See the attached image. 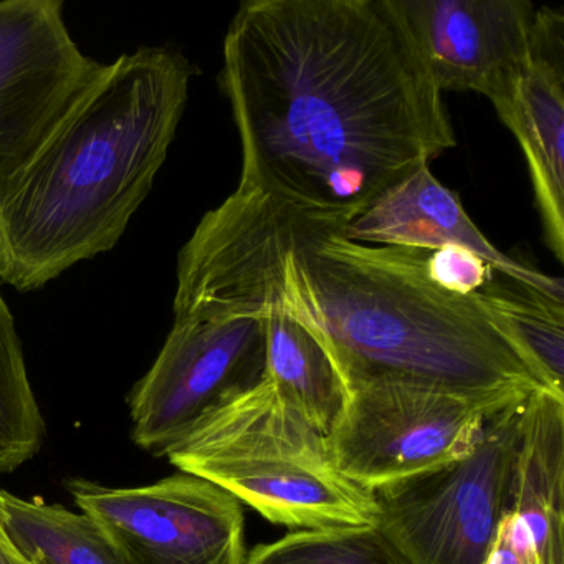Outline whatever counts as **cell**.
<instances>
[{
  "instance_id": "9a60e30c",
  "label": "cell",
  "mask_w": 564,
  "mask_h": 564,
  "mask_svg": "<svg viewBox=\"0 0 564 564\" xmlns=\"http://www.w3.org/2000/svg\"><path fill=\"white\" fill-rule=\"evenodd\" d=\"M6 528L32 564H124L107 534L85 513L0 490Z\"/></svg>"
},
{
  "instance_id": "277c9868",
  "label": "cell",
  "mask_w": 564,
  "mask_h": 564,
  "mask_svg": "<svg viewBox=\"0 0 564 564\" xmlns=\"http://www.w3.org/2000/svg\"><path fill=\"white\" fill-rule=\"evenodd\" d=\"M166 457L279 527L325 530L378 520L375 494L336 468L325 435L265 376L207 411Z\"/></svg>"
},
{
  "instance_id": "52a82bcc",
  "label": "cell",
  "mask_w": 564,
  "mask_h": 564,
  "mask_svg": "<svg viewBox=\"0 0 564 564\" xmlns=\"http://www.w3.org/2000/svg\"><path fill=\"white\" fill-rule=\"evenodd\" d=\"M68 491L124 564H246L242 503L196 475L111 488L75 478Z\"/></svg>"
},
{
  "instance_id": "2e32d148",
  "label": "cell",
  "mask_w": 564,
  "mask_h": 564,
  "mask_svg": "<svg viewBox=\"0 0 564 564\" xmlns=\"http://www.w3.org/2000/svg\"><path fill=\"white\" fill-rule=\"evenodd\" d=\"M44 437L45 422L32 391L22 341L0 290V474L31 460Z\"/></svg>"
},
{
  "instance_id": "5bb4252c",
  "label": "cell",
  "mask_w": 564,
  "mask_h": 564,
  "mask_svg": "<svg viewBox=\"0 0 564 564\" xmlns=\"http://www.w3.org/2000/svg\"><path fill=\"white\" fill-rule=\"evenodd\" d=\"M265 318V378L323 435L345 411L349 389L322 339L280 310Z\"/></svg>"
},
{
  "instance_id": "8992f818",
  "label": "cell",
  "mask_w": 564,
  "mask_h": 564,
  "mask_svg": "<svg viewBox=\"0 0 564 564\" xmlns=\"http://www.w3.org/2000/svg\"><path fill=\"white\" fill-rule=\"evenodd\" d=\"M524 401L491 415L464 460L375 491L376 527L409 564H484L510 513Z\"/></svg>"
},
{
  "instance_id": "7a4b0ae2",
  "label": "cell",
  "mask_w": 564,
  "mask_h": 564,
  "mask_svg": "<svg viewBox=\"0 0 564 564\" xmlns=\"http://www.w3.org/2000/svg\"><path fill=\"white\" fill-rule=\"evenodd\" d=\"M242 144L239 187L351 223L457 144L392 0H252L219 78Z\"/></svg>"
},
{
  "instance_id": "ba28073f",
  "label": "cell",
  "mask_w": 564,
  "mask_h": 564,
  "mask_svg": "<svg viewBox=\"0 0 564 564\" xmlns=\"http://www.w3.org/2000/svg\"><path fill=\"white\" fill-rule=\"evenodd\" d=\"M265 376V318L180 319L156 361L134 386V444L166 455L210 409Z\"/></svg>"
},
{
  "instance_id": "3957f363",
  "label": "cell",
  "mask_w": 564,
  "mask_h": 564,
  "mask_svg": "<svg viewBox=\"0 0 564 564\" xmlns=\"http://www.w3.org/2000/svg\"><path fill=\"white\" fill-rule=\"evenodd\" d=\"M193 77L171 47L105 65L0 193V283L35 292L120 242L166 161Z\"/></svg>"
},
{
  "instance_id": "e0dca14e",
  "label": "cell",
  "mask_w": 564,
  "mask_h": 564,
  "mask_svg": "<svg viewBox=\"0 0 564 564\" xmlns=\"http://www.w3.org/2000/svg\"><path fill=\"white\" fill-rule=\"evenodd\" d=\"M477 293L507 323L554 388L564 392V300L508 276H491Z\"/></svg>"
},
{
  "instance_id": "9c48e42d",
  "label": "cell",
  "mask_w": 564,
  "mask_h": 564,
  "mask_svg": "<svg viewBox=\"0 0 564 564\" xmlns=\"http://www.w3.org/2000/svg\"><path fill=\"white\" fill-rule=\"evenodd\" d=\"M104 68L75 44L62 0L0 2V193Z\"/></svg>"
},
{
  "instance_id": "ac0fdd59",
  "label": "cell",
  "mask_w": 564,
  "mask_h": 564,
  "mask_svg": "<svg viewBox=\"0 0 564 564\" xmlns=\"http://www.w3.org/2000/svg\"><path fill=\"white\" fill-rule=\"evenodd\" d=\"M246 564H409L376 524L292 531L247 553Z\"/></svg>"
},
{
  "instance_id": "d6986e66",
  "label": "cell",
  "mask_w": 564,
  "mask_h": 564,
  "mask_svg": "<svg viewBox=\"0 0 564 564\" xmlns=\"http://www.w3.org/2000/svg\"><path fill=\"white\" fill-rule=\"evenodd\" d=\"M425 265L437 285L460 296L474 295L494 276V269L481 257L458 246L429 252Z\"/></svg>"
},
{
  "instance_id": "ffe728a7",
  "label": "cell",
  "mask_w": 564,
  "mask_h": 564,
  "mask_svg": "<svg viewBox=\"0 0 564 564\" xmlns=\"http://www.w3.org/2000/svg\"><path fill=\"white\" fill-rule=\"evenodd\" d=\"M484 564H541L533 541L523 527L505 514Z\"/></svg>"
},
{
  "instance_id": "7c38bea8",
  "label": "cell",
  "mask_w": 564,
  "mask_h": 564,
  "mask_svg": "<svg viewBox=\"0 0 564 564\" xmlns=\"http://www.w3.org/2000/svg\"><path fill=\"white\" fill-rule=\"evenodd\" d=\"M530 170L547 247L564 259V11L540 8L507 123Z\"/></svg>"
},
{
  "instance_id": "5b68a950",
  "label": "cell",
  "mask_w": 564,
  "mask_h": 564,
  "mask_svg": "<svg viewBox=\"0 0 564 564\" xmlns=\"http://www.w3.org/2000/svg\"><path fill=\"white\" fill-rule=\"evenodd\" d=\"M527 398L371 379L349 388L326 445L336 468L375 494L464 460L491 415Z\"/></svg>"
},
{
  "instance_id": "8fae6325",
  "label": "cell",
  "mask_w": 564,
  "mask_h": 564,
  "mask_svg": "<svg viewBox=\"0 0 564 564\" xmlns=\"http://www.w3.org/2000/svg\"><path fill=\"white\" fill-rule=\"evenodd\" d=\"M345 236L366 246L434 250L458 246L485 260L501 275L564 300L563 280L530 269L491 246L465 213L454 191L438 183L431 164H422L389 187L348 224Z\"/></svg>"
},
{
  "instance_id": "4fadbf2b",
  "label": "cell",
  "mask_w": 564,
  "mask_h": 564,
  "mask_svg": "<svg viewBox=\"0 0 564 564\" xmlns=\"http://www.w3.org/2000/svg\"><path fill=\"white\" fill-rule=\"evenodd\" d=\"M510 514L541 564H564V395L538 391L521 411Z\"/></svg>"
},
{
  "instance_id": "6da1fadb",
  "label": "cell",
  "mask_w": 564,
  "mask_h": 564,
  "mask_svg": "<svg viewBox=\"0 0 564 564\" xmlns=\"http://www.w3.org/2000/svg\"><path fill=\"white\" fill-rule=\"evenodd\" d=\"M348 224L237 187L181 249L174 319L280 310L322 339L348 389L388 378L468 394L564 395L478 293L431 279L429 252L355 242Z\"/></svg>"
},
{
  "instance_id": "44dd1931",
  "label": "cell",
  "mask_w": 564,
  "mask_h": 564,
  "mask_svg": "<svg viewBox=\"0 0 564 564\" xmlns=\"http://www.w3.org/2000/svg\"><path fill=\"white\" fill-rule=\"evenodd\" d=\"M0 564H32L9 534L0 510Z\"/></svg>"
},
{
  "instance_id": "30bf717a",
  "label": "cell",
  "mask_w": 564,
  "mask_h": 564,
  "mask_svg": "<svg viewBox=\"0 0 564 564\" xmlns=\"http://www.w3.org/2000/svg\"><path fill=\"white\" fill-rule=\"evenodd\" d=\"M441 94L475 91L507 127L530 61L536 8L528 0H392Z\"/></svg>"
}]
</instances>
